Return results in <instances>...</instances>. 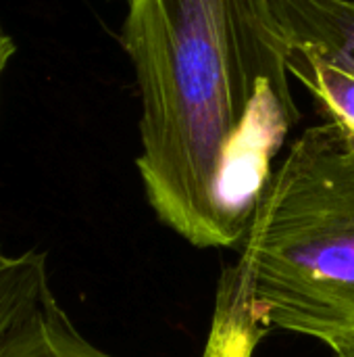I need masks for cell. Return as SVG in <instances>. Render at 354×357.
Instances as JSON below:
<instances>
[{"label":"cell","instance_id":"cell-3","mask_svg":"<svg viewBox=\"0 0 354 357\" xmlns=\"http://www.w3.org/2000/svg\"><path fill=\"white\" fill-rule=\"evenodd\" d=\"M288 42L323 52L354 71V0H269Z\"/></svg>","mask_w":354,"mask_h":357},{"label":"cell","instance_id":"cell-9","mask_svg":"<svg viewBox=\"0 0 354 357\" xmlns=\"http://www.w3.org/2000/svg\"><path fill=\"white\" fill-rule=\"evenodd\" d=\"M340 357H354V351H351V354H346V356H340Z\"/></svg>","mask_w":354,"mask_h":357},{"label":"cell","instance_id":"cell-2","mask_svg":"<svg viewBox=\"0 0 354 357\" xmlns=\"http://www.w3.org/2000/svg\"><path fill=\"white\" fill-rule=\"evenodd\" d=\"M236 264L261 322L354 351V149L321 121L271 172Z\"/></svg>","mask_w":354,"mask_h":357},{"label":"cell","instance_id":"cell-10","mask_svg":"<svg viewBox=\"0 0 354 357\" xmlns=\"http://www.w3.org/2000/svg\"><path fill=\"white\" fill-rule=\"evenodd\" d=\"M125 2H127V0H125Z\"/></svg>","mask_w":354,"mask_h":357},{"label":"cell","instance_id":"cell-6","mask_svg":"<svg viewBox=\"0 0 354 357\" xmlns=\"http://www.w3.org/2000/svg\"><path fill=\"white\" fill-rule=\"evenodd\" d=\"M50 295L48 259L44 253H6L0 247V357L13 333Z\"/></svg>","mask_w":354,"mask_h":357},{"label":"cell","instance_id":"cell-8","mask_svg":"<svg viewBox=\"0 0 354 357\" xmlns=\"http://www.w3.org/2000/svg\"><path fill=\"white\" fill-rule=\"evenodd\" d=\"M15 50H17L15 48V40L10 38V33L0 23V79H2V75H4V71H6L13 54H15Z\"/></svg>","mask_w":354,"mask_h":357},{"label":"cell","instance_id":"cell-5","mask_svg":"<svg viewBox=\"0 0 354 357\" xmlns=\"http://www.w3.org/2000/svg\"><path fill=\"white\" fill-rule=\"evenodd\" d=\"M267 333L269 328L255 310L244 274L238 266L225 268L202 357H252Z\"/></svg>","mask_w":354,"mask_h":357},{"label":"cell","instance_id":"cell-4","mask_svg":"<svg viewBox=\"0 0 354 357\" xmlns=\"http://www.w3.org/2000/svg\"><path fill=\"white\" fill-rule=\"evenodd\" d=\"M288 71L298 79L323 117L354 149V71L313 48L288 42Z\"/></svg>","mask_w":354,"mask_h":357},{"label":"cell","instance_id":"cell-1","mask_svg":"<svg viewBox=\"0 0 354 357\" xmlns=\"http://www.w3.org/2000/svg\"><path fill=\"white\" fill-rule=\"evenodd\" d=\"M121 42L142 100L148 205L198 249H238L300 121L269 0H127Z\"/></svg>","mask_w":354,"mask_h":357},{"label":"cell","instance_id":"cell-7","mask_svg":"<svg viewBox=\"0 0 354 357\" xmlns=\"http://www.w3.org/2000/svg\"><path fill=\"white\" fill-rule=\"evenodd\" d=\"M2 357H115L88 341L50 295L10 337Z\"/></svg>","mask_w":354,"mask_h":357}]
</instances>
